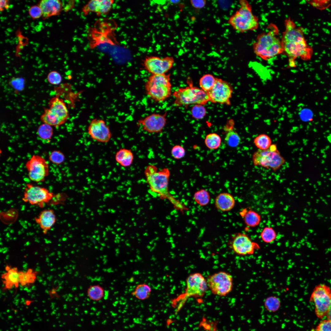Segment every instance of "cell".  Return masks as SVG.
Wrapping results in <instances>:
<instances>
[{"label": "cell", "instance_id": "1", "mask_svg": "<svg viewBox=\"0 0 331 331\" xmlns=\"http://www.w3.org/2000/svg\"><path fill=\"white\" fill-rule=\"evenodd\" d=\"M284 25L285 29L281 39L283 52L288 58L289 65L295 67L297 58L301 57L304 60L309 58V49L303 36L304 29L297 28L290 17L285 20Z\"/></svg>", "mask_w": 331, "mask_h": 331}, {"label": "cell", "instance_id": "2", "mask_svg": "<svg viewBox=\"0 0 331 331\" xmlns=\"http://www.w3.org/2000/svg\"><path fill=\"white\" fill-rule=\"evenodd\" d=\"M269 30L259 34L253 44L255 54L262 59L268 60L283 52L279 31L275 25H270Z\"/></svg>", "mask_w": 331, "mask_h": 331}, {"label": "cell", "instance_id": "3", "mask_svg": "<svg viewBox=\"0 0 331 331\" xmlns=\"http://www.w3.org/2000/svg\"><path fill=\"white\" fill-rule=\"evenodd\" d=\"M170 74L151 75L144 85L147 96L156 102H162L171 95Z\"/></svg>", "mask_w": 331, "mask_h": 331}, {"label": "cell", "instance_id": "4", "mask_svg": "<svg viewBox=\"0 0 331 331\" xmlns=\"http://www.w3.org/2000/svg\"><path fill=\"white\" fill-rule=\"evenodd\" d=\"M188 86L179 88L172 94L174 98L173 105L176 107L188 106L192 104L206 105L209 101L207 93L201 89L193 86L191 79L187 78Z\"/></svg>", "mask_w": 331, "mask_h": 331}, {"label": "cell", "instance_id": "5", "mask_svg": "<svg viewBox=\"0 0 331 331\" xmlns=\"http://www.w3.org/2000/svg\"><path fill=\"white\" fill-rule=\"evenodd\" d=\"M239 3L240 8L230 18L229 24L241 32L257 29L259 26V20L253 14L251 5L245 0H240Z\"/></svg>", "mask_w": 331, "mask_h": 331}, {"label": "cell", "instance_id": "6", "mask_svg": "<svg viewBox=\"0 0 331 331\" xmlns=\"http://www.w3.org/2000/svg\"><path fill=\"white\" fill-rule=\"evenodd\" d=\"M49 108H44L40 119L44 123L55 127L65 123L69 118V113L63 100L57 97L49 101Z\"/></svg>", "mask_w": 331, "mask_h": 331}, {"label": "cell", "instance_id": "7", "mask_svg": "<svg viewBox=\"0 0 331 331\" xmlns=\"http://www.w3.org/2000/svg\"><path fill=\"white\" fill-rule=\"evenodd\" d=\"M252 160L255 166L270 168L274 171L278 169L285 162L275 144L271 145L268 149H259L255 152L253 155Z\"/></svg>", "mask_w": 331, "mask_h": 331}, {"label": "cell", "instance_id": "8", "mask_svg": "<svg viewBox=\"0 0 331 331\" xmlns=\"http://www.w3.org/2000/svg\"><path fill=\"white\" fill-rule=\"evenodd\" d=\"M310 301L315 305V312L320 319L326 316L331 303V289L328 286L321 284L314 288Z\"/></svg>", "mask_w": 331, "mask_h": 331}, {"label": "cell", "instance_id": "9", "mask_svg": "<svg viewBox=\"0 0 331 331\" xmlns=\"http://www.w3.org/2000/svg\"><path fill=\"white\" fill-rule=\"evenodd\" d=\"M206 279L208 288L214 295L224 296L232 290L233 277L228 272H219L209 276Z\"/></svg>", "mask_w": 331, "mask_h": 331}, {"label": "cell", "instance_id": "10", "mask_svg": "<svg viewBox=\"0 0 331 331\" xmlns=\"http://www.w3.org/2000/svg\"><path fill=\"white\" fill-rule=\"evenodd\" d=\"M208 288L207 279L200 273L195 272L189 275L186 280V288L181 297L179 305L181 307L187 298L190 297H201L205 294Z\"/></svg>", "mask_w": 331, "mask_h": 331}, {"label": "cell", "instance_id": "11", "mask_svg": "<svg viewBox=\"0 0 331 331\" xmlns=\"http://www.w3.org/2000/svg\"><path fill=\"white\" fill-rule=\"evenodd\" d=\"M170 175L169 169L165 168L145 176L146 182L152 192L162 197L169 199L171 196L168 191Z\"/></svg>", "mask_w": 331, "mask_h": 331}, {"label": "cell", "instance_id": "12", "mask_svg": "<svg viewBox=\"0 0 331 331\" xmlns=\"http://www.w3.org/2000/svg\"><path fill=\"white\" fill-rule=\"evenodd\" d=\"M54 196L53 194L47 188L29 183L25 188L22 200L31 205L43 207Z\"/></svg>", "mask_w": 331, "mask_h": 331}, {"label": "cell", "instance_id": "13", "mask_svg": "<svg viewBox=\"0 0 331 331\" xmlns=\"http://www.w3.org/2000/svg\"><path fill=\"white\" fill-rule=\"evenodd\" d=\"M230 246L232 251L240 256L253 254L260 249L259 245L253 241L249 236L243 233H236L232 236Z\"/></svg>", "mask_w": 331, "mask_h": 331}, {"label": "cell", "instance_id": "14", "mask_svg": "<svg viewBox=\"0 0 331 331\" xmlns=\"http://www.w3.org/2000/svg\"><path fill=\"white\" fill-rule=\"evenodd\" d=\"M25 166L29 179L33 181H43L49 174L48 162L43 157L39 155H33L26 162Z\"/></svg>", "mask_w": 331, "mask_h": 331}, {"label": "cell", "instance_id": "15", "mask_svg": "<svg viewBox=\"0 0 331 331\" xmlns=\"http://www.w3.org/2000/svg\"><path fill=\"white\" fill-rule=\"evenodd\" d=\"M233 92V88L229 83L221 78H216L213 87L206 92L209 101L213 103L230 105Z\"/></svg>", "mask_w": 331, "mask_h": 331}, {"label": "cell", "instance_id": "16", "mask_svg": "<svg viewBox=\"0 0 331 331\" xmlns=\"http://www.w3.org/2000/svg\"><path fill=\"white\" fill-rule=\"evenodd\" d=\"M174 63V60L172 57L150 56L145 59L143 66L151 75L162 74H166L172 68Z\"/></svg>", "mask_w": 331, "mask_h": 331}, {"label": "cell", "instance_id": "17", "mask_svg": "<svg viewBox=\"0 0 331 331\" xmlns=\"http://www.w3.org/2000/svg\"><path fill=\"white\" fill-rule=\"evenodd\" d=\"M167 112L163 114L154 113L139 120L138 125L141 126L143 130L150 134L161 132L166 125Z\"/></svg>", "mask_w": 331, "mask_h": 331}, {"label": "cell", "instance_id": "18", "mask_svg": "<svg viewBox=\"0 0 331 331\" xmlns=\"http://www.w3.org/2000/svg\"><path fill=\"white\" fill-rule=\"evenodd\" d=\"M87 131L93 139L103 143L109 142L112 135L109 126L104 120L100 119L92 120L88 126Z\"/></svg>", "mask_w": 331, "mask_h": 331}, {"label": "cell", "instance_id": "19", "mask_svg": "<svg viewBox=\"0 0 331 331\" xmlns=\"http://www.w3.org/2000/svg\"><path fill=\"white\" fill-rule=\"evenodd\" d=\"M114 1L111 0H93L89 1L82 9L84 15L94 12L98 16L107 14L112 9Z\"/></svg>", "mask_w": 331, "mask_h": 331}, {"label": "cell", "instance_id": "20", "mask_svg": "<svg viewBox=\"0 0 331 331\" xmlns=\"http://www.w3.org/2000/svg\"><path fill=\"white\" fill-rule=\"evenodd\" d=\"M35 221L41 228L44 234H46L55 224L56 217L54 211L51 209L44 210L35 218Z\"/></svg>", "mask_w": 331, "mask_h": 331}, {"label": "cell", "instance_id": "21", "mask_svg": "<svg viewBox=\"0 0 331 331\" xmlns=\"http://www.w3.org/2000/svg\"><path fill=\"white\" fill-rule=\"evenodd\" d=\"M235 202V198L231 194L224 192L219 193L216 196L215 205L218 210L222 212H227L234 208Z\"/></svg>", "mask_w": 331, "mask_h": 331}, {"label": "cell", "instance_id": "22", "mask_svg": "<svg viewBox=\"0 0 331 331\" xmlns=\"http://www.w3.org/2000/svg\"><path fill=\"white\" fill-rule=\"evenodd\" d=\"M39 6L42 10L44 19L59 14L62 8V3L58 0H42Z\"/></svg>", "mask_w": 331, "mask_h": 331}, {"label": "cell", "instance_id": "23", "mask_svg": "<svg viewBox=\"0 0 331 331\" xmlns=\"http://www.w3.org/2000/svg\"><path fill=\"white\" fill-rule=\"evenodd\" d=\"M239 214L245 224L249 227H255L261 223V215L258 213L251 209L244 208L240 211Z\"/></svg>", "mask_w": 331, "mask_h": 331}, {"label": "cell", "instance_id": "24", "mask_svg": "<svg viewBox=\"0 0 331 331\" xmlns=\"http://www.w3.org/2000/svg\"><path fill=\"white\" fill-rule=\"evenodd\" d=\"M115 158L116 161L120 165L126 167L130 166L132 164L134 159V155L130 149L122 148L116 152Z\"/></svg>", "mask_w": 331, "mask_h": 331}, {"label": "cell", "instance_id": "25", "mask_svg": "<svg viewBox=\"0 0 331 331\" xmlns=\"http://www.w3.org/2000/svg\"><path fill=\"white\" fill-rule=\"evenodd\" d=\"M152 289L148 284L143 283L138 285L132 292V295L140 300H145L150 296Z\"/></svg>", "mask_w": 331, "mask_h": 331}, {"label": "cell", "instance_id": "26", "mask_svg": "<svg viewBox=\"0 0 331 331\" xmlns=\"http://www.w3.org/2000/svg\"><path fill=\"white\" fill-rule=\"evenodd\" d=\"M104 289L99 284L92 285L87 290L88 296L91 300L97 301L101 299L104 295Z\"/></svg>", "mask_w": 331, "mask_h": 331}, {"label": "cell", "instance_id": "27", "mask_svg": "<svg viewBox=\"0 0 331 331\" xmlns=\"http://www.w3.org/2000/svg\"><path fill=\"white\" fill-rule=\"evenodd\" d=\"M193 197L194 201L200 206L207 205L209 203L211 199L209 192L204 189L196 191L194 194Z\"/></svg>", "mask_w": 331, "mask_h": 331}, {"label": "cell", "instance_id": "28", "mask_svg": "<svg viewBox=\"0 0 331 331\" xmlns=\"http://www.w3.org/2000/svg\"><path fill=\"white\" fill-rule=\"evenodd\" d=\"M8 271V273L3 276V278L6 280L5 283L7 287L10 288L13 284L17 287L19 282L20 277L16 268L10 269Z\"/></svg>", "mask_w": 331, "mask_h": 331}, {"label": "cell", "instance_id": "29", "mask_svg": "<svg viewBox=\"0 0 331 331\" xmlns=\"http://www.w3.org/2000/svg\"><path fill=\"white\" fill-rule=\"evenodd\" d=\"M264 306L268 312L274 313L277 311L281 306L280 299L275 296H270L267 297L264 301Z\"/></svg>", "mask_w": 331, "mask_h": 331}, {"label": "cell", "instance_id": "30", "mask_svg": "<svg viewBox=\"0 0 331 331\" xmlns=\"http://www.w3.org/2000/svg\"><path fill=\"white\" fill-rule=\"evenodd\" d=\"M216 81V78L212 75L207 74L200 78L199 81V85L202 90L207 92L212 89Z\"/></svg>", "mask_w": 331, "mask_h": 331}, {"label": "cell", "instance_id": "31", "mask_svg": "<svg viewBox=\"0 0 331 331\" xmlns=\"http://www.w3.org/2000/svg\"><path fill=\"white\" fill-rule=\"evenodd\" d=\"M221 139L220 136L215 133H211L207 135L205 139V143L207 147L211 150H215L220 146Z\"/></svg>", "mask_w": 331, "mask_h": 331}, {"label": "cell", "instance_id": "32", "mask_svg": "<svg viewBox=\"0 0 331 331\" xmlns=\"http://www.w3.org/2000/svg\"><path fill=\"white\" fill-rule=\"evenodd\" d=\"M256 146L259 150H264L269 148L271 145L272 141L267 135L262 134L256 137L254 140Z\"/></svg>", "mask_w": 331, "mask_h": 331}, {"label": "cell", "instance_id": "33", "mask_svg": "<svg viewBox=\"0 0 331 331\" xmlns=\"http://www.w3.org/2000/svg\"><path fill=\"white\" fill-rule=\"evenodd\" d=\"M260 237L262 240L267 244L273 242L277 237V234L273 228L271 226L264 227L260 234Z\"/></svg>", "mask_w": 331, "mask_h": 331}, {"label": "cell", "instance_id": "34", "mask_svg": "<svg viewBox=\"0 0 331 331\" xmlns=\"http://www.w3.org/2000/svg\"><path fill=\"white\" fill-rule=\"evenodd\" d=\"M225 140L228 145L231 147L237 146L240 143L241 139L238 134L234 130L230 129L226 133Z\"/></svg>", "mask_w": 331, "mask_h": 331}, {"label": "cell", "instance_id": "35", "mask_svg": "<svg viewBox=\"0 0 331 331\" xmlns=\"http://www.w3.org/2000/svg\"><path fill=\"white\" fill-rule=\"evenodd\" d=\"M53 128L51 126L44 123L39 127L37 133L39 137L44 140L51 139L53 134Z\"/></svg>", "mask_w": 331, "mask_h": 331}, {"label": "cell", "instance_id": "36", "mask_svg": "<svg viewBox=\"0 0 331 331\" xmlns=\"http://www.w3.org/2000/svg\"><path fill=\"white\" fill-rule=\"evenodd\" d=\"M203 105L196 104L192 107L191 110V113L193 118L199 120L204 117L206 114V110Z\"/></svg>", "mask_w": 331, "mask_h": 331}, {"label": "cell", "instance_id": "37", "mask_svg": "<svg viewBox=\"0 0 331 331\" xmlns=\"http://www.w3.org/2000/svg\"><path fill=\"white\" fill-rule=\"evenodd\" d=\"M49 160L52 163L59 165L64 162L65 159V157L64 154L59 150H54L50 154L49 157Z\"/></svg>", "mask_w": 331, "mask_h": 331}, {"label": "cell", "instance_id": "38", "mask_svg": "<svg viewBox=\"0 0 331 331\" xmlns=\"http://www.w3.org/2000/svg\"><path fill=\"white\" fill-rule=\"evenodd\" d=\"M185 152L184 148L179 145H176L173 146L171 151V156L176 159H180L183 158L185 154Z\"/></svg>", "mask_w": 331, "mask_h": 331}, {"label": "cell", "instance_id": "39", "mask_svg": "<svg viewBox=\"0 0 331 331\" xmlns=\"http://www.w3.org/2000/svg\"><path fill=\"white\" fill-rule=\"evenodd\" d=\"M47 79L51 84L56 85L61 83L62 78L61 75L58 72L53 71L50 72L48 74Z\"/></svg>", "mask_w": 331, "mask_h": 331}, {"label": "cell", "instance_id": "40", "mask_svg": "<svg viewBox=\"0 0 331 331\" xmlns=\"http://www.w3.org/2000/svg\"><path fill=\"white\" fill-rule=\"evenodd\" d=\"M311 331H331V320L328 319L322 321Z\"/></svg>", "mask_w": 331, "mask_h": 331}, {"label": "cell", "instance_id": "41", "mask_svg": "<svg viewBox=\"0 0 331 331\" xmlns=\"http://www.w3.org/2000/svg\"><path fill=\"white\" fill-rule=\"evenodd\" d=\"M29 12L30 16L33 19L38 18L42 16V12L39 6H32L29 9Z\"/></svg>", "mask_w": 331, "mask_h": 331}, {"label": "cell", "instance_id": "42", "mask_svg": "<svg viewBox=\"0 0 331 331\" xmlns=\"http://www.w3.org/2000/svg\"><path fill=\"white\" fill-rule=\"evenodd\" d=\"M10 84L14 89L21 90L24 87V81L22 78H14L11 81Z\"/></svg>", "mask_w": 331, "mask_h": 331}, {"label": "cell", "instance_id": "43", "mask_svg": "<svg viewBox=\"0 0 331 331\" xmlns=\"http://www.w3.org/2000/svg\"><path fill=\"white\" fill-rule=\"evenodd\" d=\"M192 6L197 9H201L204 7L206 1L204 0H193L190 1Z\"/></svg>", "mask_w": 331, "mask_h": 331}, {"label": "cell", "instance_id": "44", "mask_svg": "<svg viewBox=\"0 0 331 331\" xmlns=\"http://www.w3.org/2000/svg\"><path fill=\"white\" fill-rule=\"evenodd\" d=\"M201 325L204 328L207 330L209 331H215V328L214 326L213 325L211 324H209L205 321H202Z\"/></svg>", "mask_w": 331, "mask_h": 331}, {"label": "cell", "instance_id": "45", "mask_svg": "<svg viewBox=\"0 0 331 331\" xmlns=\"http://www.w3.org/2000/svg\"><path fill=\"white\" fill-rule=\"evenodd\" d=\"M8 2L7 0H1L0 1V7L1 11L4 8H8L9 6Z\"/></svg>", "mask_w": 331, "mask_h": 331}, {"label": "cell", "instance_id": "46", "mask_svg": "<svg viewBox=\"0 0 331 331\" xmlns=\"http://www.w3.org/2000/svg\"><path fill=\"white\" fill-rule=\"evenodd\" d=\"M326 316L328 319L331 320V303Z\"/></svg>", "mask_w": 331, "mask_h": 331}, {"label": "cell", "instance_id": "47", "mask_svg": "<svg viewBox=\"0 0 331 331\" xmlns=\"http://www.w3.org/2000/svg\"><path fill=\"white\" fill-rule=\"evenodd\" d=\"M312 5L314 7L317 6V5H316V3L315 2H313L312 3Z\"/></svg>", "mask_w": 331, "mask_h": 331}, {"label": "cell", "instance_id": "48", "mask_svg": "<svg viewBox=\"0 0 331 331\" xmlns=\"http://www.w3.org/2000/svg\"><path fill=\"white\" fill-rule=\"evenodd\" d=\"M28 272L30 273H32V270L31 269H29L28 271Z\"/></svg>", "mask_w": 331, "mask_h": 331}, {"label": "cell", "instance_id": "49", "mask_svg": "<svg viewBox=\"0 0 331 331\" xmlns=\"http://www.w3.org/2000/svg\"><path fill=\"white\" fill-rule=\"evenodd\" d=\"M322 53L323 54H325L326 52H325V51H324L322 52Z\"/></svg>", "mask_w": 331, "mask_h": 331}, {"label": "cell", "instance_id": "50", "mask_svg": "<svg viewBox=\"0 0 331 331\" xmlns=\"http://www.w3.org/2000/svg\"><path fill=\"white\" fill-rule=\"evenodd\" d=\"M318 53H315V54H314L315 55H318Z\"/></svg>", "mask_w": 331, "mask_h": 331}, {"label": "cell", "instance_id": "51", "mask_svg": "<svg viewBox=\"0 0 331 331\" xmlns=\"http://www.w3.org/2000/svg\"><path fill=\"white\" fill-rule=\"evenodd\" d=\"M315 44H318V43L316 42V43H315Z\"/></svg>", "mask_w": 331, "mask_h": 331}, {"label": "cell", "instance_id": "52", "mask_svg": "<svg viewBox=\"0 0 331 331\" xmlns=\"http://www.w3.org/2000/svg\"><path fill=\"white\" fill-rule=\"evenodd\" d=\"M328 55L329 56H330V55H329V54H328Z\"/></svg>", "mask_w": 331, "mask_h": 331}, {"label": "cell", "instance_id": "53", "mask_svg": "<svg viewBox=\"0 0 331 331\" xmlns=\"http://www.w3.org/2000/svg\"><path fill=\"white\" fill-rule=\"evenodd\" d=\"M326 24V23H325H325H323V24Z\"/></svg>", "mask_w": 331, "mask_h": 331}, {"label": "cell", "instance_id": "54", "mask_svg": "<svg viewBox=\"0 0 331 331\" xmlns=\"http://www.w3.org/2000/svg\"><path fill=\"white\" fill-rule=\"evenodd\" d=\"M320 56H322V55H320Z\"/></svg>", "mask_w": 331, "mask_h": 331}]
</instances>
